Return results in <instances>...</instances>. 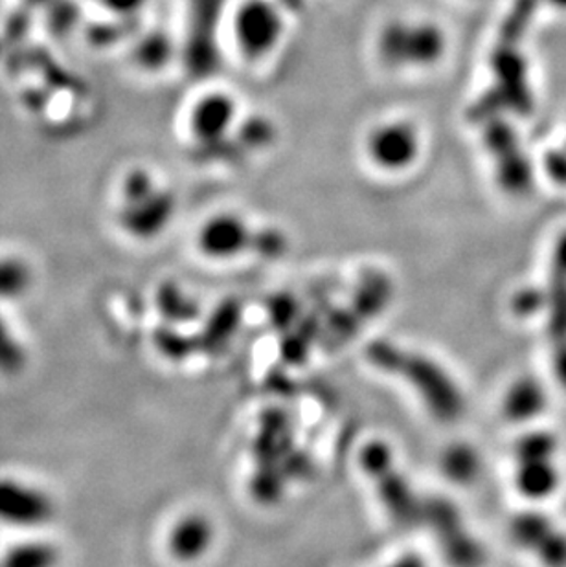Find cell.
I'll use <instances>...</instances> for the list:
<instances>
[{
    "instance_id": "cell-1",
    "label": "cell",
    "mask_w": 566,
    "mask_h": 567,
    "mask_svg": "<svg viewBox=\"0 0 566 567\" xmlns=\"http://www.w3.org/2000/svg\"><path fill=\"white\" fill-rule=\"evenodd\" d=\"M369 360L380 370L401 375L439 421H455L463 410L460 389L438 364L426 357L410 353L394 343L375 342L369 348Z\"/></svg>"
},
{
    "instance_id": "cell-2",
    "label": "cell",
    "mask_w": 566,
    "mask_h": 567,
    "mask_svg": "<svg viewBox=\"0 0 566 567\" xmlns=\"http://www.w3.org/2000/svg\"><path fill=\"white\" fill-rule=\"evenodd\" d=\"M176 206L173 193L162 190L152 173L135 169L123 179L118 222L131 238L149 241L170 226Z\"/></svg>"
},
{
    "instance_id": "cell-3",
    "label": "cell",
    "mask_w": 566,
    "mask_h": 567,
    "mask_svg": "<svg viewBox=\"0 0 566 567\" xmlns=\"http://www.w3.org/2000/svg\"><path fill=\"white\" fill-rule=\"evenodd\" d=\"M447 34L436 23L392 21L377 37V52L390 69H431L447 53Z\"/></svg>"
},
{
    "instance_id": "cell-4",
    "label": "cell",
    "mask_w": 566,
    "mask_h": 567,
    "mask_svg": "<svg viewBox=\"0 0 566 567\" xmlns=\"http://www.w3.org/2000/svg\"><path fill=\"white\" fill-rule=\"evenodd\" d=\"M236 47L251 61L269 58L286 35V19L270 0H243L232 19Z\"/></svg>"
},
{
    "instance_id": "cell-5",
    "label": "cell",
    "mask_w": 566,
    "mask_h": 567,
    "mask_svg": "<svg viewBox=\"0 0 566 567\" xmlns=\"http://www.w3.org/2000/svg\"><path fill=\"white\" fill-rule=\"evenodd\" d=\"M370 162L386 173H401L420 158L421 136L414 123L388 120L370 129L364 140Z\"/></svg>"
},
{
    "instance_id": "cell-6",
    "label": "cell",
    "mask_w": 566,
    "mask_h": 567,
    "mask_svg": "<svg viewBox=\"0 0 566 567\" xmlns=\"http://www.w3.org/2000/svg\"><path fill=\"white\" fill-rule=\"evenodd\" d=\"M361 463L364 470L377 481L381 499L385 502L390 515L404 523L414 520L416 515L421 510L420 505L416 502L410 486L394 469L390 448L381 441L370 443L362 448Z\"/></svg>"
},
{
    "instance_id": "cell-7",
    "label": "cell",
    "mask_w": 566,
    "mask_h": 567,
    "mask_svg": "<svg viewBox=\"0 0 566 567\" xmlns=\"http://www.w3.org/2000/svg\"><path fill=\"white\" fill-rule=\"evenodd\" d=\"M56 504L50 494L28 481L0 478V523L13 529H41L52 521Z\"/></svg>"
},
{
    "instance_id": "cell-8",
    "label": "cell",
    "mask_w": 566,
    "mask_h": 567,
    "mask_svg": "<svg viewBox=\"0 0 566 567\" xmlns=\"http://www.w3.org/2000/svg\"><path fill=\"white\" fill-rule=\"evenodd\" d=\"M238 114L240 107L234 96L222 91L203 94L190 110V133L198 144H217L236 128Z\"/></svg>"
},
{
    "instance_id": "cell-9",
    "label": "cell",
    "mask_w": 566,
    "mask_h": 567,
    "mask_svg": "<svg viewBox=\"0 0 566 567\" xmlns=\"http://www.w3.org/2000/svg\"><path fill=\"white\" fill-rule=\"evenodd\" d=\"M256 233L251 232L245 220L238 215L221 214L206 220L198 232L197 244L203 254L212 260H230L252 250Z\"/></svg>"
},
{
    "instance_id": "cell-10",
    "label": "cell",
    "mask_w": 566,
    "mask_h": 567,
    "mask_svg": "<svg viewBox=\"0 0 566 567\" xmlns=\"http://www.w3.org/2000/svg\"><path fill=\"white\" fill-rule=\"evenodd\" d=\"M214 529L205 516L188 515L171 527L168 547L182 562H193L210 550Z\"/></svg>"
},
{
    "instance_id": "cell-11",
    "label": "cell",
    "mask_w": 566,
    "mask_h": 567,
    "mask_svg": "<svg viewBox=\"0 0 566 567\" xmlns=\"http://www.w3.org/2000/svg\"><path fill=\"white\" fill-rule=\"evenodd\" d=\"M549 405V395L538 378L525 376L508 389L504 399V415L511 423H530L538 419Z\"/></svg>"
},
{
    "instance_id": "cell-12",
    "label": "cell",
    "mask_w": 566,
    "mask_h": 567,
    "mask_svg": "<svg viewBox=\"0 0 566 567\" xmlns=\"http://www.w3.org/2000/svg\"><path fill=\"white\" fill-rule=\"evenodd\" d=\"M559 470L555 467L554 459L517 463L515 486L525 498L543 502V499L554 496L555 491L559 488Z\"/></svg>"
},
{
    "instance_id": "cell-13",
    "label": "cell",
    "mask_w": 566,
    "mask_h": 567,
    "mask_svg": "<svg viewBox=\"0 0 566 567\" xmlns=\"http://www.w3.org/2000/svg\"><path fill=\"white\" fill-rule=\"evenodd\" d=\"M496 158H498L496 180L504 192L511 193V195H522L528 192L533 184V168L525 153L517 147Z\"/></svg>"
},
{
    "instance_id": "cell-14",
    "label": "cell",
    "mask_w": 566,
    "mask_h": 567,
    "mask_svg": "<svg viewBox=\"0 0 566 567\" xmlns=\"http://www.w3.org/2000/svg\"><path fill=\"white\" fill-rule=\"evenodd\" d=\"M158 313L168 324H192L198 319L197 301L176 284H164L157 292Z\"/></svg>"
},
{
    "instance_id": "cell-15",
    "label": "cell",
    "mask_w": 566,
    "mask_h": 567,
    "mask_svg": "<svg viewBox=\"0 0 566 567\" xmlns=\"http://www.w3.org/2000/svg\"><path fill=\"white\" fill-rule=\"evenodd\" d=\"M554 531V523L543 512L530 510V512L515 516V520L511 521V536H514L515 542L522 545L525 550L533 551V553Z\"/></svg>"
},
{
    "instance_id": "cell-16",
    "label": "cell",
    "mask_w": 566,
    "mask_h": 567,
    "mask_svg": "<svg viewBox=\"0 0 566 567\" xmlns=\"http://www.w3.org/2000/svg\"><path fill=\"white\" fill-rule=\"evenodd\" d=\"M549 292V305H546V313H549V335L552 338V343L566 342V276L565 274L555 273L552 270L550 276V284L546 287Z\"/></svg>"
},
{
    "instance_id": "cell-17",
    "label": "cell",
    "mask_w": 566,
    "mask_h": 567,
    "mask_svg": "<svg viewBox=\"0 0 566 567\" xmlns=\"http://www.w3.org/2000/svg\"><path fill=\"white\" fill-rule=\"evenodd\" d=\"M240 319V309L236 303H225L217 309L210 322L206 324L203 335L198 336V348L214 349L221 348L222 343L228 342V338L234 335L236 325Z\"/></svg>"
},
{
    "instance_id": "cell-18",
    "label": "cell",
    "mask_w": 566,
    "mask_h": 567,
    "mask_svg": "<svg viewBox=\"0 0 566 567\" xmlns=\"http://www.w3.org/2000/svg\"><path fill=\"white\" fill-rule=\"evenodd\" d=\"M559 443L557 437L544 430H535L528 432L517 441L515 446V458L517 463H526V461H552L557 454Z\"/></svg>"
},
{
    "instance_id": "cell-19",
    "label": "cell",
    "mask_w": 566,
    "mask_h": 567,
    "mask_svg": "<svg viewBox=\"0 0 566 567\" xmlns=\"http://www.w3.org/2000/svg\"><path fill=\"white\" fill-rule=\"evenodd\" d=\"M58 550L43 542L15 545L4 555V564L10 567H47L58 564Z\"/></svg>"
},
{
    "instance_id": "cell-20",
    "label": "cell",
    "mask_w": 566,
    "mask_h": 567,
    "mask_svg": "<svg viewBox=\"0 0 566 567\" xmlns=\"http://www.w3.org/2000/svg\"><path fill=\"white\" fill-rule=\"evenodd\" d=\"M28 364V353L7 319L0 318V373L19 375Z\"/></svg>"
},
{
    "instance_id": "cell-21",
    "label": "cell",
    "mask_w": 566,
    "mask_h": 567,
    "mask_svg": "<svg viewBox=\"0 0 566 567\" xmlns=\"http://www.w3.org/2000/svg\"><path fill=\"white\" fill-rule=\"evenodd\" d=\"M32 273L26 263L15 257L0 260V300H15L29 289Z\"/></svg>"
},
{
    "instance_id": "cell-22",
    "label": "cell",
    "mask_w": 566,
    "mask_h": 567,
    "mask_svg": "<svg viewBox=\"0 0 566 567\" xmlns=\"http://www.w3.org/2000/svg\"><path fill=\"white\" fill-rule=\"evenodd\" d=\"M153 343L157 348L158 353L170 360H184L197 351V342H193L192 338L182 335L176 329V325L168 324L155 329L153 335Z\"/></svg>"
},
{
    "instance_id": "cell-23",
    "label": "cell",
    "mask_w": 566,
    "mask_h": 567,
    "mask_svg": "<svg viewBox=\"0 0 566 567\" xmlns=\"http://www.w3.org/2000/svg\"><path fill=\"white\" fill-rule=\"evenodd\" d=\"M444 469L450 480L466 483V481L473 480L479 472V459L471 448L453 446L445 454Z\"/></svg>"
},
{
    "instance_id": "cell-24",
    "label": "cell",
    "mask_w": 566,
    "mask_h": 567,
    "mask_svg": "<svg viewBox=\"0 0 566 567\" xmlns=\"http://www.w3.org/2000/svg\"><path fill=\"white\" fill-rule=\"evenodd\" d=\"M546 305H549V292H546V289H539V287L519 290L511 300L515 314L522 316V318H530V316L543 313V311H546Z\"/></svg>"
},
{
    "instance_id": "cell-25",
    "label": "cell",
    "mask_w": 566,
    "mask_h": 567,
    "mask_svg": "<svg viewBox=\"0 0 566 567\" xmlns=\"http://www.w3.org/2000/svg\"><path fill=\"white\" fill-rule=\"evenodd\" d=\"M141 53L142 61H144L146 67H149L152 70L160 69V67L168 61V58H170V41H168V37H164V35H152V37H147L146 43H144Z\"/></svg>"
},
{
    "instance_id": "cell-26",
    "label": "cell",
    "mask_w": 566,
    "mask_h": 567,
    "mask_svg": "<svg viewBox=\"0 0 566 567\" xmlns=\"http://www.w3.org/2000/svg\"><path fill=\"white\" fill-rule=\"evenodd\" d=\"M535 555L550 566H566V534L555 529L554 533L539 545Z\"/></svg>"
},
{
    "instance_id": "cell-27",
    "label": "cell",
    "mask_w": 566,
    "mask_h": 567,
    "mask_svg": "<svg viewBox=\"0 0 566 567\" xmlns=\"http://www.w3.org/2000/svg\"><path fill=\"white\" fill-rule=\"evenodd\" d=\"M243 136H245V144L251 147H263V145H269L273 140V128L270 123L263 122V120H252L246 122L243 128Z\"/></svg>"
},
{
    "instance_id": "cell-28",
    "label": "cell",
    "mask_w": 566,
    "mask_h": 567,
    "mask_svg": "<svg viewBox=\"0 0 566 567\" xmlns=\"http://www.w3.org/2000/svg\"><path fill=\"white\" fill-rule=\"evenodd\" d=\"M544 171L555 184L566 185V147L552 149L544 157Z\"/></svg>"
},
{
    "instance_id": "cell-29",
    "label": "cell",
    "mask_w": 566,
    "mask_h": 567,
    "mask_svg": "<svg viewBox=\"0 0 566 567\" xmlns=\"http://www.w3.org/2000/svg\"><path fill=\"white\" fill-rule=\"evenodd\" d=\"M101 2L107 8V12L117 13L123 17L141 12L146 4V0H101Z\"/></svg>"
},
{
    "instance_id": "cell-30",
    "label": "cell",
    "mask_w": 566,
    "mask_h": 567,
    "mask_svg": "<svg viewBox=\"0 0 566 567\" xmlns=\"http://www.w3.org/2000/svg\"><path fill=\"white\" fill-rule=\"evenodd\" d=\"M278 305L273 307V316H275V322L281 327H289V325L294 322V301L289 300V298H284L281 301H276Z\"/></svg>"
},
{
    "instance_id": "cell-31",
    "label": "cell",
    "mask_w": 566,
    "mask_h": 567,
    "mask_svg": "<svg viewBox=\"0 0 566 567\" xmlns=\"http://www.w3.org/2000/svg\"><path fill=\"white\" fill-rule=\"evenodd\" d=\"M552 360H554L552 367H554L555 378L561 388L566 389V342L554 346V359Z\"/></svg>"
},
{
    "instance_id": "cell-32",
    "label": "cell",
    "mask_w": 566,
    "mask_h": 567,
    "mask_svg": "<svg viewBox=\"0 0 566 567\" xmlns=\"http://www.w3.org/2000/svg\"><path fill=\"white\" fill-rule=\"evenodd\" d=\"M552 270L566 276V232L561 233L559 239L555 241L554 254H552Z\"/></svg>"
},
{
    "instance_id": "cell-33",
    "label": "cell",
    "mask_w": 566,
    "mask_h": 567,
    "mask_svg": "<svg viewBox=\"0 0 566 567\" xmlns=\"http://www.w3.org/2000/svg\"><path fill=\"white\" fill-rule=\"evenodd\" d=\"M550 7L557 8V10H566V0H546Z\"/></svg>"
},
{
    "instance_id": "cell-34",
    "label": "cell",
    "mask_w": 566,
    "mask_h": 567,
    "mask_svg": "<svg viewBox=\"0 0 566 567\" xmlns=\"http://www.w3.org/2000/svg\"><path fill=\"white\" fill-rule=\"evenodd\" d=\"M32 4H43V2H48V0H29Z\"/></svg>"
}]
</instances>
